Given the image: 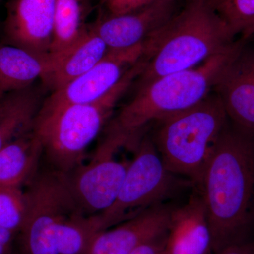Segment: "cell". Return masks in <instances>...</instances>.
<instances>
[{
    "label": "cell",
    "instance_id": "1",
    "mask_svg": "<svg viewBox=\"0 0 254 254\" xmlns=\"http://www.w3.org/2000/svg\"><path fill=\"white\" fill-rule=\"evenodd\" d=\"M212 250L245 242L254 196V138L230 121L214 145L199 184Z\"/></svg>",
    "mask_w": 254,
    "mask_h": 254
},
{
    "label": "cell",
    "instance_id": "2",
    "mask_svg": "<svg viewBox=\"0 0 254 254\" xmlns=\"http://www.w3.org/2000/svg\"><path fill=\"white\" fill-rule=\"evenodd\" d=\"M245 43L240 38L195 67L169 73L140 86L134 98L122 108L108 128L135 143L148 124L198 104L213 93L222 73Z\"/></svg>",
    "mask_w": 254,
    "mask_h": 254
},
{
    "label": "cell",
    "instance_id": "3",
    "mask_svg": "<svg viewBox=\"0 0 254 254\" xmlns=\"http://www.w3.org/2000/svg\"><path fill=\"white\" fill-rule=\"evenodd\" d=\"M153 46L139 86L195 67L236 42L231 28L209 0H189L178 14L152 34Z\"/></svg>",
    "mask_w": 254,
    "mask_h": 254
},
{
    "label": "cell",
    "instance_id": "4",
    "mask_svg": "<svg viewBox=\"0 0 254 254\" xmlns=\"http://www.w3.org/2000/svg\"><path fill=\"white\" fill-rule=\"evenodd\" d=\"M146 63L145 58L138 62L96 101L38 111L33 129L53 168L71 173L83 164L87 148L98 136L119 100L143 72Z\"/></svg>",
    "mask_w": 254,
    "mask_h": 254
},
{
    "label": "cell",
    "instance_id": "5",
    "mask_svg": "<svg viewBox=\"0 0 254 254\" xmlns=\"http://www.w3.org/2000/svg\"><path fill=\"white\" fill-rule=\"evenodd\" d=\"M24 193L26 215L18 232L22 254H59L60 237L91 218L75 193L69 173L54 168L37 173Z\"/></svg>",
    "mask_w": 254,
    "mask_h": 254
},
{
    "label": "cell",
    "instance_id": "6",
    "mask_svg": "<svg viewBox=\"0 0 254 254\" xmlns=\"http://www.w3.org/2000/svg\"><path fill=\"white\" fill-rule=\"evenodd\" d=\"M228 122L221 100L213 92L195 106L156 122L152 140L169 171L198 186Z\"/></svg>",
    "mask_w": 254,
    "mask_h": 254
},
{
    "label": "cell",
    "instance_id": "7",
    "mask_svg": "<svg viewBox=\"0 0 254 254\" xmlns=\"http://www.w3.org/2000/svg\"><path fill=\"white\" fill-rule=\"evenodd\" d=\"M133 151L116 200L98 214L104 230L145 209L163 204L181 186L177 175L165 167L153 140L140 139Z\"/></svg>",
    "mask_w": 254,
    "mask_h": 254
},
{
    "label": "cell",
    "instance_id": "8",
    "mask_svg": "<svg viewBox=\"0 0 254 254\" xmlns=\"http://www.w3.org/2000/svg\"><path fill=\"white\" fill-rule=\"evenodd\" d=\"M127 136L108 128L90 161L70 174L82 206L89 215L103 213L118 197L131 160L119 159L122 148H131Z\"/></svg>",
    "mask_w": 254,
    "mask_h": 254
},
{
    "label": "cell",
    "instance_id": "9",
    "mask_svg": "<svg viewBox=\"0 0 254 254\" xmlns=\"http://www.w3.org/2000/svg\"><path fill=\"white\" fill-rule=\"evenodd\" d=\"M150 37L143 43L127 49L109 50L89 71L53 91L39 111L50 112L68 105L85 104L99 100L116 86L138 62L149 54Z\"/></svg>",
    "mask_w": 254,
    "mask_h": 254
},
{
    "label": "cell",
    "instance_id": "10",
    "mask_svg": "<svg viewBox=\"0 0 254 254\" xmlns=\"http://www.w3.org/2000/svg\"><path fill=\"white\" fill-rule=\"evenodd\" d=\"M232 125L254 138V44L245 41L213 90Z\"/></svg>",
    "mask_w": 254,
    "mask_h": 254
},
{
    "label": "cell",
    "instance_id": "11",
    "mask_svg": "<svg viewBox=\"0 0 254 254\" xmlns=\"http://www.w3.org/2000/svg\"><path fill=\"white\" fill-rule=\"evenodd\" d=\"M4 34L6 43L48 55L53 41L55 0H9Z\"/></svg>",
    "mask_w": 254,
    "mask_h": 254
},
{
    "label": "cell",
    "instance_id": "12",
    "mask_svg": "<svg viewBox=\"0 0 254 254\" xmlns=\"http://www.w3.org/2000/svg\"><path fill=\"white\" fill-rule=\"evenodd\" d=\"M175 0H154L141 9L100 18L90 27L109 50L127 49L146 41L173 16Z\"/></svg>",
    "mask_w": 254,
    "mask_h": 254
},
{
    "label": "cell",
    "instance_id": "13",
    "mask_svg": "<svg viewBox=\"0 0 254 254\" xmlns=\"http://www.w3.org/2000/svg\"><path fill=\"white\" fill-rule=\"evenodd\" d=\"M175 207L155 205L102 232L90 254H130L137 247L168 233Z\"/></svg>",
    "mask_w": 254,
    "mask_h": 254
},
{
    "label": "cell",
    "instance_id": "14",
    "mask_svg": "<svg viewBox=\"0 0 254 254\" xmlns=\"http://www.w3.org/2000/svg\"><path fill=\"white\" fill-rule=\"evenodd\" d=\"M109 49L88 25V29L71 46L51 53L43 84L54 91L89 71L103 59Z\"/></svg>",
    "mask_w": 254,
    "mask_h": 254
},
{
    "label": "cell",
    "instance_id": "15",
    "mask_svg": "<svg viewBox=\"0 0 254 254\" xmlns=\"http://www.w3.org/2000/svg\"><path fill=\"white\" fill-rule=\"evenodd\" d=\"M168 254H209L212 236L200 195L184 206L175 207L167 235Z\"/></svg>",
    "mask_w": 254,
    "mask_h": 254
},
{
    "label": "cell",
    "instance_id": "16",
    "mask_svg": "<svg viewBox=\"0 0 254 254\" xmlns=\"http://www.w3.org/2000/svg\"><path fill=\"white\" fill-rule=\"evenodd\" d=\"M43 154L33 127L15 137L0 151V187H21L36 175Z\"/></svg>",
    "mask_w": 254,
    "mask_h": 254
},
{
    "label": "cell",
    "instance_id": "17",
    "mask_svg": "<svg viewBox=\"0 0 254 254\" xmlns=\"http://www.w3.org/2000/svg\"><path fill=\"white\" fill-rule=\"evenodd\" d=\"M50 66V56L32 53L9 44H0V98L31 86L43 78Z\"/></svg>",
    "mask_w": 254,
    "mask_h": 254
},
{
    "label": "cell",
    "instance_id": "18",
    "mask_svg": "<svg viewBox=\"0 0 254 254\" xmlns=\"http://www.w3.org/2000/svg\"><path fill=\"white\" fill-rule=\"evenodd\" d=\"M41 105L39 91L32 86L0 98V151L15 137L31 129Z\"/></svg>",
    "mask_w": 254,
    "mask_h": 254
},
{
    "label": "cell",
    "instance_id": "19",
    "mask_svg": "<svg viewBox=\"0 0 254 254\" xmlns=\"http://www.w3.org/2000/svg\"><path fill=\"white\" fill-rule=\"evenodd\" d=\"M91 11L88 0H55L54 28L49 54L71 46L88 29L86 19Z\"/></svg>",
    "mask_w": 254,
    "mask_h": 254
},
{
    "label": "cell",
    "instance_id": "20",
    "mask_svg": "<svg viewBox=\"0 0 254 254\" xmlns=\"http://www.w3.org/2000/svg\"><path fill=\"white\" fill-rule=\"evenodd\" d=\"M26 197L21 187H0V227L16 235L26 215Z\"/></svg>",
    "mask_w": 254,
    "mask_h": 254
},
{
    "label": "cell",
    "instance_id": "21",
    "mask_svg": "<svg viewBox=\"0 0 254 254\" xmlns=\"http://www.w3.org/2000/svg\"><path fill=\"white\" fill-rule=\"evenodd\" d=\"M209 1L237 36H242L254 23V0Z\"/></svg>",
    "mask_w": 254,
    "mask_h": 254
},
{
    "label": "cell",
    "instance_id": "22",
    "mask_svg": "<svg viewBox=\"0 0 254 254\" xmlns=\"http://www.w3.org/2000/svg\"><path fill=\"white\" fill-rule=\"evenodd\" d=\"M108 15H122L133 12L144 7L154 0H101Z\"/></svg>",
    "mask_w": 254,
    "mask_h": 254
},
{
    "label": "cell",
    "instance_id": "23",
    "mask_svg": "<svg viewBox=\"0 0 254 254\" xmlns=\"http://www.w3.org/2000/svg\"><path fill=\"white\" fill-rule=\"evenodd\" d=\"M167 235L168 233L139 246L130 254H168L166 250Z\"/></svg>",
    "mask_w": 254,
    "mask_h": 254
},
{
    "label": "cell",
    "instance_id": "24",
    "mask_svg": "<svg viewBox=\"0 0 254 254\" xmlns=\"http://www.w3.org/2000/svg\"><path fill=\"white\" fill-rule=\"evenodd\" d=\"M215 254H254V242L247 240L234 244Z\"/></svg>",
    "mask_w": 254,
    "mask_h": 254
},
{
    "label": "cell",
    "instance_id": "25",
    "mask_svg": "<svg viewBox=\"0 0 254 254\" xmlns=\"http://www.w3.org/2000/svg\"><path fill=\"white\" fill-rule=\"evenodd\" d=\"M15 234L0 227V254H10L12 249Z\"/></svg>",
    "mask_w": 254,
    "mask_h": 254
},
{
    "label": "cell",
    "instance_id": "26",
    "mask_svg": "<svg viewBox=\"0 0 254 254\" xmlns=\"http://www.w3.org/2000/svg\"><path fill=\"white\" fill-rule=\"evenodd\" d=\"M253 37H254V23L241 36V38L247 41Z\"/></svg>",
    "mask_w": 254,
    "mask_h": 254
},
{
    "label": "cell",
    "instance_id": "27",
    "mask_svg": "<svg viewBox=\"0 0 254 254\" xmlns=\"http://www.w3.org/2000/svg\"><path fill=\"white\" fill-rule=\"evenodd\" d=\"M3 1V0H0V3H1V1Z\"/></svg>",
    "mask_w": 254,
    "mask_h": 254
},
{
    "label": "cell",
    "instance_id": "28",
    "mask_svg": "<svg viewBox=\"0 0 254 254\" xmlns=\"http://www.w3.org/2000/svg\"><path fill=\"white\" fill-rule=\"evenodd\" d=\"M253 38H254V37H253Z\"/></svg>",
    "mask_w": 254,
    "mask_h": 254
}]
</instances>
